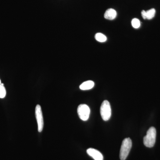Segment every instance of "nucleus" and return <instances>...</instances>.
<instances>
[{
    "instance_id": "39448f33",
    "label": "nucleus",
    "mask_w": 160,
    "mask_h": 160,
    "mask_svg": "<svg viewBox=\"0 0 160 160\" xmlns=\"http://www.w3.org/2000/svg\"><path fill=\"white\" fill-rule=\"evenodd\" d=\"M35 115L38 124V131L42 132L44 127V120L42 108L39 105H37L36 106Z\"/></svg>"
},
{
    "instance_id": "20e7f679",
    "label": "nucleus",
    "mask_w": 160,
    "mask_h": 160,
    "mask_svg": "<svg viewBox=\"0 0 160 160\" xmlns=\"http://www.w3.org/2000/svg\"><path fill=\"white\" fill-rule=\"evenodd\" d=\"M90 110L89 106L86 104H81L78 108V113L80 118L83 121L89 119Z\"/></svg>"
},
{
    "instance_id": "f257e3e1",
    "label": "nucleus",
    "mask_w": 160,
    "mask_h": 160,
    "mask_svg": "<svg viewBox=\"0 0 160 160\" xmlns=\"http://www.w3.org/2000/svg\"><path fill=\"white\" fill-rule=\"evenodd\" d=\"M156 138V130L153 127H150L144 138L143 142L146 147L152 148L154 146Z\"/></svg>"
},
{
    "instance_id": "6e6552de",
    "label": "nucleus",
    "mask_w": 160,
    "mask_h": 160,
    "mask_svg": "<svg viewBox=\"0 0 160 160\" xmlns=\"http://www.w3.org/2000/svg\"><path fill=\"white\" fill-rule=\"evenodd\" d=\"M117 12L114 9H109L106 10L104 14V17L106 19L112 20L116 17Z\"/></svg>"
},
{
    "instance_id": "f8f14e48",
    "label": "nucleus",
    "mask_w": 160,
    "mask_h": 160,
    "mask_svg": "<svg viewBox=\"0 0 160 160\" xmlns=\"http://www.w3.org/2000/svg\"><path fill=\"white\" fill-rule=\"evenodd\" d=\"M131 23L132 27L133 28H135V29H138V28H139L140 25H141L139 20L137 18L133 19Z\"/></svg>"
},
{
    "instance_id": "f03ea898",
    "label": "nucleus",
    "mask_w": 160,
    "mask_h": 160,
    "mask_svg": "<svg viewBox=\"0 0 160 160\" xmlns=\"http://www.w3.org/2000/svg\"><path fill=\"white\" fill-rule=\"evenodd\" d=\"M132 146V142L129 138H126L123 140L120 149V158L121 160H126L131 150Z\"/></svg>"
},
{
    "instance_id": "9d476101",
    "label": "nucleus",
    "mask_w": 160,
    "mask_h": 160,
    "mask_svg": "<svg viewBox=\"0 0 160 160\" xmlns=\"http://www.w3.org/2000/svg\"><path fill=\"white\" fill-rule=\"evenodd\" d=\"M95 38L96 40L97 41L100 42H104L107 40V38H106V36L101 33H97L95 35Z\"/></svg>"
},
{
    "instance_id": "1a4fd4ad",
    "label": "nucleus",
    "mask_w": 160,
    "mask_h": 160,
    "mask_svg": "<svg viewBox=\"0 0 160 160\" xmlns=\"http://www.w3.org/2000/svg\"><path fill=\"white\" fill-rule=\"evenodd\" d=\"M94 86V82L92 81H87L84 82L80 85V89L83 90H89L92 89Z\"/></svg>"
},
{
    "instance_id": "423d86ee",
    "label": "nucleus",
    "mask_w": 160,
    "mask_h": 160,
    "mask_svg": "<svg viewBox=\"0 0 160 160\" xmlns=\"http://www.w3.org/2000/svg\"><path fill=\"white\" fill-rule=\"evenodd\" d=\"M87 153L95 160H103L102 154L97 149L89 148L87 149Z\"/></svg>"
},
{
    "instance_id": "ddd939ff",
    "label": "nucleus",
    "mask_w": 160,
    "mask_h": 160,
    "mask_svg": "<svg viewBox=\"0 0 160 160\" xmlns=\"http://www.w3.org/2000/svg\"><path fill=\"white\" fill-rule=\"evenodd\" d=\"M2 84V83H1V80H0V84Z\"/></svg>"
},
{
    "instance_id": "7ed1b4c3",
    "label": "nucleus",
    "mask_w": 160,
    "mask_h": 160,
    "mask_svg": "<svg viewBox=\"0 0 160 160\" xmlns=\"http://www.w3.org/2000/svg\"><path fill=\"white\" fill-rule=\"evenodd\" d=\"M100 112L102 119L108 121L111 116V109L109 102L107 100L103 101L100 108Z\"/></svg>"
},
{
    "instance_id": "9b49d317",
    "label": "nucleus",
    "mask_w": 160,
    "mask_h": 160,
    "mask_svg": "<svg viewBox=\"0 0 160 160\" xmlns=\"http://www.w3.org/2000/svg\"><path fill=\"white\" fill-rule=\"evenodd\" d=\"M6 91L4 84H0V98H3L6 97Z\"/></svg>"
},
{
    "instance_id": "0eeeda50",
    "label": "nucleus",
    "mask_w": 160,
    "mask_h": 160,
    "mask_svg": "<svg viewBox=\"0 0 160 160\" xmlns=\"http://www.w3.org/2000/svg\"><path fill=\"white\" fill-rule=\"evenodd\" d=\"M155 13V9H151L147 11L143 10L141 13L144 19L150 20L154 18Z\"/></svg>"
}]
</instances>
